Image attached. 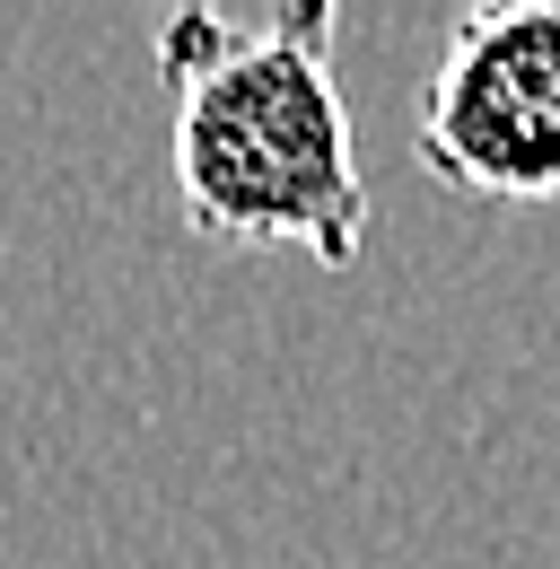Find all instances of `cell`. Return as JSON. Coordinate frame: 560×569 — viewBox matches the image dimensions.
<instances>
[{"label":"cell","instance_id":"obj_1","mask_svg":"<svg viewBox=\"0 0 560 569\" xmlns=\"http://www.w3.org/2000/svg\"><path fill=\"white\" fill-rule=\"evenodd\" d=\"M342 18L324 0H289L263 27H228L219 9H176L158 27V79L176 97V193L210 246L307 254L350 272L368 246V176L350 149L333 88Z\"/></svg>","mask_w":560,"mask_h":569},{"label":"cell","instance_id":"obj_2","mask_svg":"<svg viewBox=\"0 0 560 569\" xmlns=\"http://www.w3.org/2000/svg\"><path fill=\"white\" fill-rule=\"evenodd\" d=\"M412 158L464 202H560V0H482L420 79Z\"/></svg>","mask_w":560,"mask_h":569}]
</instances>
